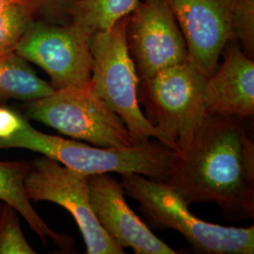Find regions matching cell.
Masks as SVG:
<instances>
[{
    "instance_id": "12",
    "label": "cell",
    "mask_w": 254,
    "mask_h": 254,
    "mask_svg": "<svg viewBox=\"0 0 254 254\" xmlns=\"http://www.w3.org/2000/svg\"><path fill=\"white\" fill-rule=\"evenodd\" d=\"M223 63L206 83L208 115L251 118L254 114V64L235 41L225 46Z\"/></svg>"
},
{
    "instance_id": "11",
    "label": "cell",
    "mask_w": 254,
    "mask_h": 254,
    "mask_svg": "<svg viewBox=\"0 0 254 254\" xmlns=\"http://www.w3.org/2000/svg\"><path fill=\"white\" fill-rule=\"evenodd\" d=\"M88 184L95 217L120 247L131 248L136 254H176L130 208L121 183L109 173H99L90 175Z\"/></svg>"
},
{
    "instance_id": "4",
    "label": "cell",
    "mask_w": 254,
    "mask_h": 254,
    "mask_svg": "<svg viewBox=\"0 0 254 254\" xmlns=\"http://www.w3.org/2000/svg\"><path fill=\"white\" fill-rule=\"evenodd\" d=\"M125 193L155 225L177 231L196 251L209 254H254V227H230L195 217L189 204L166 182L141 174L122 175Z\"/></svg>"
},
{
    "instance_id": "9",
    "label": "cell",
    "mask_w": 254,
    "mask_h": 254,
    "mask_svg": "<svg viewBox=\"0 0 254 254\" xmlns=\"http://www.w3.org/2000/svg\"><path fill=\"white\" fill-rule=\"evenodd\" d=\"M128 18L127 45L138 79L148 81L167 67L189 62L181 29L166 0H145Z\"/></svg>"
},
{
    "instance_id": "14",
    "label": "cell",
    "mask_w": 254,
    "mask_h": 254,
    "mask_svg": "<svg viewBox=\"0 0 254 254\" xmlns=\"http://www.w3.org/2000/svg\"><path fill=\"white\" fill-rule=\"evenodd\" d=\"M53 86L38 76L15 51L0 53V103L35 100L51 94Z\"/></svg>"
},
{
    "instance_id": "3",
    "label": "cell",
    "mask_w": 254,
    "mask_h": 254,
    "mask_svg": "<svg viewBox=\"0 0 254 254\" xmlns=\"http://www.w3.org/2000/svg\"><path fill=\"white\" fill-rule=\"evenodd\" d=\"M127 23L126 17L109 30L92 33L91 90L121 118L134 143L154 138L175 151L140 109L139 79L127 45Z\"/></svg>"
},
{
    "instance_id": "13",
    "label": "cell",
    "mask_w": 254,
    "mask_h": 254,
    "mask_svg": "<svg viewBox=\"0 0 254 254\" xmlns=\"http://www.w3.org/2000/svg\"><path fill=\"white\" fill-rule=\"evenodd\" d=\"M30 170V162L24 160L0 161V200L10 204L23 216L31 230L44 244L51 239L64 253H73L74 241L71 236L59 234L49 227L39 216L25 190V178Z\"/></svg>"
},
{
    "instance_id": "1",
    "label": "cell",
    "mask_w": 254,
    "mask_h": 254,
    "mask_svg": "<svg viewBox=\"0 0 254 254\" xmlns=\"http://www.w3.org/2000/svg\"><path fill=\"white\" fill-rule=\"evenodd\" d=\"M245 120L208 115L176 152L166 183L189 205L214 202L226 218H254V143Z\"/></svg>"
},
{
    "instance_id": "21",
    "label": "cell",
    "mask_w": 254,
    "mask_h": 254,
    "mask_svg": "<svg viewBox=\"0 0 254 254\" xmlns=\"http://www.w3.org/2000/svg\"><path fill=\"white\" fill-rule=\"evenodd\" d=\"M19 3L18 0H0V13L4 12L12 5Z\"/></svg>"
},
{
    "instance_id": "2",
    "label": "cell",
    "mask_w": 254,
    "mask_h": 254,
    "mask_svg": "<svg viewBox=\"0 0 254 254\" xmlns=\"http://www.w3.org/2000/svg\"><path fill=\"white\" fill-rule=\"evenodd\" d=\"M27 149L54 159L65 167L86 175L99 173H136L166 182L176 152L158 140H147L127 148H101L87 145L38 131L26 119L18 131L0 139V150Z\"/></svg>"
},
{
    "instance_id": "5",
    "label": "cell",
    "mask_w": 254,
    "mask_h": 254,
    "mask_svg": "<svg viewBox=\"0 0 254 254\" xmlns=\"http://www.w3.org/2000/svg\"><path fill=\"white\" fill-rule=\"evenodd\" d=\"M207 79L187 62L167 67L143 82L146 117L173 143L177 153L190 145L208 116Z\"/></svg>"
},
{
    "instance_id": "6",
    "label": "cell",
    "mask_w": 254,
    "mask_h": 254,
    "mask_svg": "<svg viewBox=\"0 0 254 254\" xmlns=\"http://www.w3.org/2000/svg\"><path fill=\"white\" fill-rule=\"evenodd\" d=\"M25 109L28 118L91 145L127 148L135 144L123 121L92 92L91 86L55 90L27 102Z\"/></svg>"
},
{
    "instance_id": "17",
    "label": "cell",
    "mask_w": 254,
    "mask_h": 254,
    "mask_svg": "<svg viewBox=\"0 0 254 254\" xmlns=\"http://www.w3.org/2000/svg\"><path fill=\"white\" fill-rule=\"evenodd\" d=\"M34 19L31 10L20 3L0 13V53L14 51L20 39Z\"/></svg>"
},
{
    "instance_id": "10",
    "label": "cell",
    "mask_w": 254,
    "mask_h": 254,
    "mask_svg": "<svg viewBox=\"0 0 254 254\" xmlns=\"http://www.w3.org/2000/svg\"><path fill=\"white\" fill-rule=\"evenodd\" d=\"M177 21L189 62L209 78L233 32L227 0H166Z\"/></svg>"
},
{
    "instance_id": "20",
    "label": "cell",
    "mask_w": 254,
    "mask_h": 254,
    "mask_svg": "<svg viewBox=\"0 0 254 254\" xmlns=\"http://www.w3.org/2000/svg\"><path fill=\"white\" fill-rule=\"evenodd\" d=\"M24 118L16 112L0 107V139L13 136L23 125Z\"/></svg>"
},
{
    "instance_id": "15",
    "label": "cell",
    "mask_w": 254,
    "mask_h": 254,
    "mask_svg": "<svg viewBox=\"0 0 254 254\" xmlns=\"http://www.w3.org/2000/svg\"><path fill=\"white\" fill-rule=\"evenodd\" d=\"M138 4V0H76L70 18L91 33L105 31L131 14Z\"/></svg>"
},
{
    "instance_id": "19",
    "label": "cell",
    "mask_w": 254,
    "mask_h": 254,
    "mask_svg": "<svg viewBox=\"0 0 254 254\" xmlns=\"http://www.w3.org/2000/svg\"><path fill=\"white\" fill-rule=\"evenodd\" d=\"M36 17L43 15L49 18L71 17V11L76 0H18Z\"/></svg>"
},
{
    "instance_id": "7",
    "label": "cell",
    "mask_w": 254,
    "mask_h": 254,
    "mask_svg": "<svg viewBox=\"0 0 254 254\" xmlns=\"http://www.w3.org/2000/svg\"><path fill=\"white\" fill-rule=\"evenodd\" d=\"M86 27L71 21L59 26L34 19L15 52L46 72L55 90L91 86V37Z\"/></svg>"
},
{
    "instance_id": "8",
    "label": "cell",
    "mask_w": 254,
    "mask_h": 254,
    "mask_svg": "<svg viewBox=\"0 0 254 254\" xmlns=\"http://www.w3.org/2000/svg\"><path fill=\"white\" fill-rule=\"evenodd\" d=\"M88 179L89 175L43 155L30 162L24 184L29 200L54 202L73 216L84 238L86 254H124V249L106 233L93 213Z\"/></svg>"
},
{
    "instance_id": "18",
    "label": "cell",
    "mask_w": 254,
    "mask_h": 254,
    "mask_svg": "<svg viewBox=\"0 0 254 254\" xmlns=\"http://www.w3.org/2000/svg\"><path fill=\"white\" fill-rule=\"evenodd\" d=\"M233 41L239 43L249 57L254 56V0H227Z\"/></svg>"
},
{
    "instance_id": "16",
    "label": "cell",
    "mask_w": 254,
    "mask_h": 254,
    "mask_svg": "<svg viewBox=\"0 0 254 254\" xmlns=\"http://www.w3.org/2000/svg\"><path fill=\"white\" fill-rule=\"evenodd\" d=\"M18 211L0 200V254H35L22 231Z\"/></svg>"
}]
</instances>
